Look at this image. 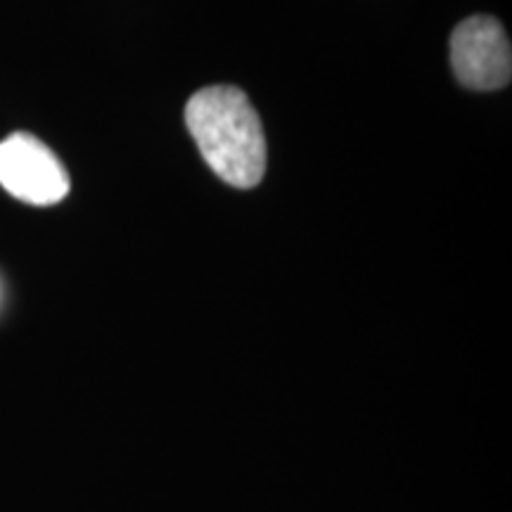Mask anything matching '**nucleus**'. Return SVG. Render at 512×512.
Segmentation results:
<instances>
[{"label":"nucleus","mask_w":512,"mask_h":512,"mask_svg":"<svg viewBox=\"0 0 512 512\" xmlns=\"http://www.w3.org/2000/svg\"><path fill=\"white\" fill-rule=\"evenodd\" d=\"M185 126L221 181L256 188L266 174L264 126L247 93L235 86L200 88L185 105Z\"/></svg>","instance_id":"1"},{"label":"nucleus","mask_w":512,"mask_h":512,"mask_svg":"<svg viewBox=\"0 0 512 512\" xmlns=\"http://www.w3.org/2000/svg\"><path fill=\"white\" fill-rule=\"evenodd\" d=\"M0 185L17 200L50 207L69 195L72 181L46 143L31 133H12L0 143Z\"/></svg>","instance_id":"2"},{"label":"nucleus","mask_w":512,"mask_h":512,"mask_svg":"<svg viewBox=\"0 0 512 512\" xmlns=\"http://www.w3.org/2000/svg\"><path fill=\"white\" fill-rule=\"evenodd\" d=\"M451 67L472 91H498L512 79V48L501 22L475 15L451 34Z\"/></svg>","instance_id":"3"}]
</instances>
